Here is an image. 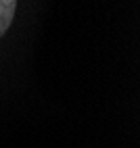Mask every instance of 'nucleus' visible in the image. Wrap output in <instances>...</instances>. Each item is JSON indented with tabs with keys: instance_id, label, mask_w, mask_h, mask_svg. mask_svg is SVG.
Instances as JSON below:
<instances>
[{
	"instance_id": "obj_1",
	"label": "nucleus",
	"mask_w": 140,
	"mask_h": 148,
	"mask_svg": "<svg viewBox=\"0 0 140 148\" xmlns=\"http://www.w3.org/2000/svg\"><path fill=\"white\" fill-rule=\"evenodd\" d=\"M15 8H17V0H0V38L11 27V21L15 17Z\"/></svg>"
}]
</instances>
